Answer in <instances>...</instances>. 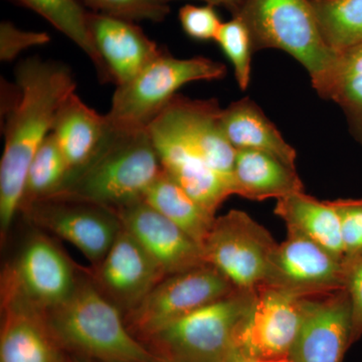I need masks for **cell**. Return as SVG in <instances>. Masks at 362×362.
<instances>
[{"mask_svg": "<svg viewBox=\"0 0 362 362\" xmlns=\"http://www.w3.org/2000/svg\"><path fill=\"white\" fill-rule=\"evenodd\" d=\"M16 85L4 94V149L0 162V225L2 233L20 211L33 157L52 130L59 106L76 90L68 66L40 58L21 62Z\"/></svg>", "mask_w": 362, "mask_h": 362, "instance_id": "1", "label": "cell"}, {"mask_svg": "<svg viewBox=\"0 0 362 362\" xmlns=\"http://www.w3.org/2000/svg\"><path fill=\"white\" fill-rule=\"evenodd\" d=\"M163 168L148 129L108 130L90 160L56 194L118 211L144 199Z\"/></svg>", "mask_w": 362, "mask_h": 362, "instance_id": "2", "label": "cell"}, {"mask_svg": "<svg viewBox=\"0 0 362 362\" xmlns=\"http://www.w3.org/2000/svg\"><path fill=\"white\" fill-rule=\"evenodd\" d=\"M54 340L71 356L90 362H156L130 332L122 311L93 282L81 281L63 303L45 311Z\"/></svg>", "mask_w": 362, "mask_h": 362, "instance_id": "3", "label": "cell"}, {"mask_svg": "<svg viewBox=\"0 0 362 362\" xmlns=\"http://www.w3.org/2000/svg\"><path fill=\"white\" fill-rule=\"evenodd\" d=\"M256 298L257 289L235 288L226 296L168 324L141 342L164 361L230 362L240 356L238 334Z\"/></svg>", "mask_w": 362, "mask_h": 362, "instance_id": "4", "label": "cell"}, {"mask_svg": "<svg viewBox=\"0 0 362 362\" xmlns=\"http://www.w3.org/2000/svg\"><path fill=\"white\" fill-rule=\"evenodd\" d=\"M226 66L220 62L194 57L177 59L162 47L160 54L135 78L114 92L107 122L115 129H147L182 86L197 81L221 80Z\"/></svg>", "mask_w": 362, "mask_h": 362, "instance_id": "5", "label": "cell"}, {"mask_svg": "<svg viewBox=\"0 0 362 362\" xmlns=\"http://www.w3.org/2000/svg\"><path fill=\"white\" fill-rule=\"evenodd\" d=\"M237 16L246 23L252 51L287 52L308 71L312 86L332 66L335 54L324 42L310 0H246Z\"/></svg>", "mask_w": 362, "mask_h": 362, "instance_id": "6", "label": "cell"}, {"mask_svg": "<svg viewBox=\"0 0 362 362\" xmlns=\"http://www.w3.org/2000/svg\"><path fill=\"white\" fill-rule=\"evenodd\" d=\"M277 246L265 226L233 209L214 220L202 245V257L238 289H257L265 281Z\"/></svg>", "mask_w": 362, "mask_h": 362, "instance_id": "7", "label": "cell"}, {"mask_svg": "<svg viewBox=\"0 0 362 362\" xmlns=\"http://www.w3.org/2000/svg\"><path fill=\"white\" fill-rule=\"evenodd\" d=\"M235 289L218 269L202 264L164 278L124 318L128 329L141 342L168 324L213 303Z\"/></svg>", "mask_w": 362, "mask_h": 362, "instance_id": "8", "label": "cell"}, {"mask_svg": "<svg viewBox=\"0 0 362 362\" xmlns=\"http://www.w3.org/2000/svg\"><path fill=\"white\" fill-rule=\"evenodd\" d=\"M23 211L37 225L74 245L95 266L103 261L122 228L113 209L59 195Z\"/></svg>", "mask_w": 362, "mask_h": 362, "instance_id": "9", "label": "cell"}, {"mask_svg": "<svg viewBox=\"0 0 362 362\" xmlns=\"http://www.w3.org/2000/svg\"><path fill=\"white\" fill-rule=\"evenodd\" d=\"M287 232L272 256L263 284L296 297L345 289L339 259L301 233Z\"/></svg>", "mask_w": 362, "mask_h": 362, "instance_id": "10", "label": "cell"}, {"mask_svg": "<svg viewBox=\"0 0 362 362\" xmlns=\"http://www.w3.org/2000/svg\"><path fill=\"white\" fill-rule=\"evenodd\" d=\"M302 321L301 297L265 284L238 334L240 356L250 359L289 357Z\"/></svg>", "mask_w": 362, "mask_h": 362, "instance_id": "11", "label": "cell"}, {"mask_svg": "<svg viewBox=\"0 0 362 362\" xmlns=\"http://www.w3.org/2000/svg\"><path fill=\"white\" fill-rule=\"evenodd\" d=\"M302 321L289 358L342 362L351 346V301L346 289L301 297Z\"/></svg>", "mask_w": 362, "mask_h": 362, "instance_id": "12", "label": "cell"}, {"mask_svg": "<svg viewBox=\"0 0 362 362\" xmlns=\"http://www.w3.org/2000/svg\"><path fill=\"white\" fill-rule=\"evenodd\" d=\"M6 296L45 312L70 297L78 281L63 252L45 235L33 237L21 252Z\"/></svg>", "mask_w": 362, "mask_h": 362, "instance_id": "13", "label": "cell"}, {"mask_svg": "<svg viewBox=\"0 0 362 362\" xmlns=\"http://www.w3.org/2000/svg\"><path fill=\"white\" fill-rule=\"evenodd\" d=\"M96 267L93 283L125 315L166 277L156 259L123 226L110 251Z\"/></svg>", "mask_w": 362, "mask_h": 362, "instance_id": "14", "label": "cell"}, {"mask_svg": "<svg viewBox=\"0 0 362 362\" xmlns=\"http://www.w3.org/2000/svg\"><path fill=\"white\" fill-rule=\"evenodd\" d=\"M162 168L209 214L233 195L232 183L214 170L163 118L148 126Z\"/></svg>", "mask_w": 362, "mask_h": 362, "instance_id": "15", "label": "cell"}, {"mask_svg": "<svg viewBox=\"0 0 362 362\" xmlns=\"http://www.w3.org/2000/svg\"><path fill=\"white\" fill-rule=\"evenodd\" d=\"M216 99L192 100L175 95L159 114L214 170L232 183L237 150L226 139Z\"/></svg>", "mask_w": 362, "mask_h": 362, "instance_id": "16", "label": "cell"}, {"mask_svg": "<svg viewBox=\"0 0 362 362\" xmlns=\"http://www.w3.org/2000/svg\"><path fill=\"white\" fill-rule=\"evenodd\" d=\"M116 213L123 228L156 259L166 277L204 264L201 245L143 199Z\"/></svg>", "mask_w": 362, "mask_h": 362, "instance_id": "17", "label": "cell"}, {"mask_svg": "<svg viewBox=\"0 0 362 362\" xmlns=\"http://www.w3.org/2000/svg\"><path fill=\"white\" fill-rule=\"evenodd\" d=\"M87 23L110 82L116 87L129 82L160 54L162 47L134 23L88 11Z\"/></svg>", "mask_w": 362, "mask_h": 362, "instance_id": "18", "label": "cell"}, {"mask_svg": "<svg viewBox=\"0 0 362 362\" xmlns=\"http://www.w3.org/2000/svg\"><path fill=\"white\" fill-rule=\"evenodd\" d=\"M6 297L0 362H66L68 354L52 337L44 312L18 298Z\"/></svg>", "mask_w": 362, "mask_h": 362, "instance_id": "19", "label": "cell"}, {"mask_svg": "<svg viewBox=\"0 0 362 362\" xmlns=\"http://www.w3.org/2000/svg\"><path fill=\"white\" fill-rule=\"evenodd\" d=\"M221 125L226 139L235 150L265 152L296 169V150L285 141L276 126L250 98L223 109Z\"/></svg>", "mask_w": 362, "mask_h": 362, "instance_id": "20", "label": "cell"}, {"mask_svg": "<svg viewBox=\"0 0 362 362\" xmlns=\"http://www.w3.org/2000/svg\"><path fill=\"white\" fill-rule=\"evenodd\" d=\"M232 182L233 194L250 201L279 199L304 192L296 169L256 150H237Z\"/></svg>", "mask_w": 362, "mask_h": 362, "instance_id": "21", "label": "cell"}, {"mask_svg": "<svg viewBox=\"0 0 362 362\" xmlns=\"http://www.w3.org/2000/svg\"><path fill=\"white\" fill-rule=\"evenodd\" d=\"M107 130L106 116L90 108L73 92L59 106L52 133L71 171L90 160Z\"/></svg>", "mask_w": 362, "mask_h": 362, "instance_id": "22", "label": "cell"}, {"mask_svg": "<svg viewBox=\"0 0 362 362\" xmlns=\"http://www.w3.org/2000/svg\"><path fill=\"white\" fill-rule=\"evenodd\" d=\"M274 213L284 221L287 230L301 233L342 262L341 230L332 202L297 192L277 199Z\"/></svg>", "mask_w": 362, "mask_h": 362, "instance_id": "23", "label": "cell"}, {"mask_svg": "<svg viewBox=\"0 0 362 362\" xmlns=\"http://www.w3.org/2000/svg\"><path fill=\"white\" fill-rule=\"evenodd\" d=\"M143 201L180 226L202 247L216 216L199 206L165 171L152 183Z\"/></svg>", "mask_w": 362, "mask_h": 362, "instance_id": "24", "label": "cell"}, {"mask_svg": "<svg viewBox=\"0 0 362 362\" xmlns=\"http://www.w3.org/2000/svg\"><path fill=\"white\" fill-rule=\"evenodd\" d=\"M18 6L32 9L65 35L89 57L101 82H110L103 61L98 54L89 28L84 6L78 0H11Z\"/></svg>", "mask_w": 362, "mask_h": 362, "instance_id": "25", "label": "cell"}, {"mask_svg": "<svg viewBox=\"0 0 362 362\" xmlns=\"http://www.w3.org/2000/svg\"><path fill=\"white\" fill-rule=\"evenodd\" d=\"M324 42L340 52L362 42V0H310Z\"/></svg>", "mask_w": 362, "mask_h": 362, "instance_id": "26", "label": "cell"}, {"mask_svg": "<svg viewBox=\"0 0 362 362\" xmlns=\"http://www.w3.org/2000/svg\"><path fill=\"white\" fill-rule=\"evenodd\" d=\"M70 173V166L51 132L30 163L20 209H28L35 202L56 194Z\"/></svg>", "mask_w": 362, "mask_h": 362, "instance_id": "27", "label": "cell"}, {"mask_svg": "<svg viewBox=\"0 0 362 362\" xmlns=\"http://www.w3.org/2000/svg\"><path fill=\"white\" fill-rule=\"evenodd\" d=\"M216 42L233 64L240 89L247 90L251 78V59L254 51L246 23L240 16H233L228 23H223Z\"/></svg>", "mask_w": 362, "mask_h": 362, "instance_id": "28", "label": "cell"}, {"mask_svg": "<svg viewBox=\"0 0 362 362\" xmlns=\"http://www.w3.org/2000/svg\"><path fill=\"white\" fill-rule=\"evenodd\" d=\"M83 6L94 13L104 14L119 20L149 21L161 23L168 18L170 8L163 0H78Z\"/></svg>", "mask_w": 362, "mask_h": 362, "instance_id": "29", "label": "cell"}, {"mask_svg": "<svg viewBox=\"0 0 362 362\" xmlns=\"http://www.w3.org/2000/svg\"><path fill=\"white\" fill-rule=\"evenodd\" d=\"M320 97L332 100L341 107L352 134L362 144V75L338 81Z\"/></svg>", "mask_w": 362, "mask_h": 362, "instance_id": "30", "label": "cell"}, {"mask_svg": "<svg viewBox=\"0 0 362 362\" xmlns=\"http://www.w3.org/2000/svg\"><path fill=\"white\" fill-rule=\"evenodd\" d=\"M331 202L339 218L343 264L362 252V199H337Z\"/></svg>", "mask_w": 362, "mask_h": 362, "instance_id": "31", "label": "cell"}, {"mask_svg": "<svg viewBox=\"0 0 362 362\" xmlns=\"http://www.w3.org/2000/svg\"><path fill=\"white\" fill-rule=\"evenodd\" d=\"M181 28L190 39L209 42L216 40L223 23L213 6L181 7L178 13Z\"/></svg>", "mask_w": 362, "mask_h": 362, "instance_id": "32", "label": "cell"}, {"mask_svg": "<svg viewBox=\"0 0 362 362\" xmlns=\"http://www.w3.org/2000/svg\"><path fill=\"white\" fill-rule=\"evenodd\" d=\"M51 37L47 33L26 32L16 28L9 21L0 25V59L11 62L21 52L32 47L47 44Z\"/></svg>", "mask_w": 362, "mask_h": 362, "instance_id": "33", "label": "cell"}, {"mask_svg": "<svg viewBox=\"0 0 362 362\" xmlns=\"http://www.w3.org/2000/svg\"><path fill=\"white\" fill-rule=\"evenodd\" d=\"M345 289L351 301V346L362 338V252L342 264Z\"/></svg>", "mask_w": 362, "mask_h": 362, "instance_id": "34", "label": "cell"}, {"mask_svg": "<svg viewBox=\"0 0 362 362\" xmlns=\"http://www.w3.org/2000/svg\"><path fill=\"white\" fill-rule=\"evenodd\" d=\"M357 75H362V42L335 54L329 71L313 88L321 96L331 85L338 81Z\"/></svg>", "mask_w": 362, "mask_h": 362, "instance_id": "35", "label": "cell"}, {"mask_svg": "<svg viewBox=\"0 0 362 362\" xmlns=\"http://www.w3.org/2000/svg\"><path fill=\"white\" fill-rule=\"evenodd\" d=\"M163 1L168 4L173 0H163ZM201 1L206 2L209 6L225 7L226 11L232 13L233 18L239 16L243 7L246 4V0H201Z\"/></svg>", "mask_w": 362, "mask_h": 362, "instance_id": "36", "label": "cell"}, {"mask_svg": "<svg viewBox=\"0 0 362 362\" xmlns=\"http://www.w3.org/2000/svg\"><path fill=\"white\" fill-rule=\"evenodd\" d=\"M230 362H294L289 358V357H283V358H274V359H250L244 356L235 357L233 361Z\"/></svg>", "mask_w": 362, "mask_h": 362, "instance_id": "37", "label": "cell"}, {"mask_svg": "<svg viewBox=\"0 0 362 362\" xmlns=\"http://www.w3.org/2000/svg\"><path fill=\"white\" fill-rule=\"evenodd\" d=\"M66 362H90V361H84V359L78 358V357L71 356H69V354H68V357H66Z\"/></svg>", "mask_w": 362, "mask_h": 362, "instance_id": "38", "label": "cell"}, {"mask_svg": "<svg viewBox=\"0 0 362 362\" xmlns=\"http://www.w3.org/2000/svg\"><path fill=\"white\" fill-rule=\"evenodd\" d=\"M156 362H168V361H161V359L157 358V361Z\"/></svg>", "mask_w": 362, "mask_h": 362, "instance_id": "39", "label": "cell"}]
</instances>
